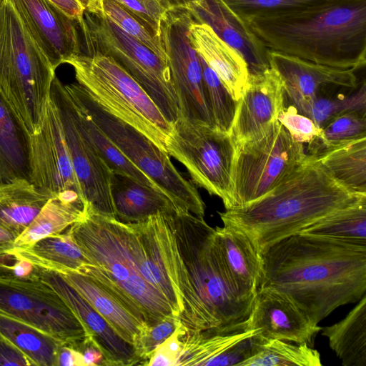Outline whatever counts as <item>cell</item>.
I'll use <instances>...</instances> for the list:
<instances>
[{
  "label": "cell",
  "instance_id": "9c48e42d",
  "mask_svg": "<svg viewBox=\"0 0 366 366\" xmlns=\"http://www.w3.org/2000/svg\"><path fill=\"white\" fill-rule=\"evenodd\" d=\"M79 27L81 53L96 51L114 60L144 89L172 125L179 118V107L167 61L99 14L85 10Z\"/></svg>",
  "mask_w": 366,
  "mask_h": 366
},
{
  "label": "cell",
  "instance_id": "1f68e13d",
  "mask_svg": "<svg viewBox=\"0 0 366 366\" xmlns=\"http://www.w3.org/2000/svg\"><path fill=\"white\" fill-rule=\"evenodd\" d=\"M0 334L37 366H56L63 344L44 332L0 312Z\"/></svg>",
  "mask_w": 366,
  "mask_h": 366
},
{
  "label": "cell",
  "instance_id": "836d02e7",
  "mask_svg": "<svg viewBox=\"0 0 366 366\" xmlns=\"http://www.w3.org/2000/svg\"><path fill=\"white\" fill-rule=\"evenodd\" d=\"M300 233L366 243V195L329 214Z\"/></svg>",
  "mask_w": 366,
  "mask_h": 366
},
{
  "label": "cell",
  "instance_id": "4dcf8cb0",
  "mask_svg": "<svg viewBox=\"0 0 366 366\" xmlns=\"http://www.w3.org/2000/svg\"><path fill=\"white\" fill-rule=\"evenodd\" d=\"M313 157L347 189L366 194V137L335 147Z\"/></svg>",
  "mask_w": 366,
  "mask_h": 366
},
{
  "label": "cell",
  "instance_id": "7a4b0ae2",
  "mask_svg": "<svg viewBox=\"0 0 366 366\" xmlns=\"http://www.w3.org/2000/svg\"><path fill=\"white\" fill-rule=\"evenodd\" d=\"M259 287L292 301L318 325L366 292V243L298 233L262 254Z\"/></svg>",
  "mask_w": 366,
  "mask_h": 366
},
{
  "label": "cell",
  "instance_id": "ffe728a7",
  "mask_svg": "<svg viewBox=\"0 0 366 366\" xmlns=\"http://www.w3.org/2000/svg\"><path fill=\"white\" fill-rule=\"evenodd\" d=\"M244 323L245 330H256L255 336L259 340L275 339L310 347L322 329L287 297L262 287L254 297Z\"/></svg>",
  "mask_w": 366,
  "mask_h": 366
},
{
  "label": "cell",
  "instance_id": "ba28073f",
  "mask_svg": "<svg viewBox=\"0 0 366 366\" xmlns=\"http://www.w3.org/2000/svg\"><path fill=\"white\" fill-rule=\"evenodd\" d=\"M64 86L73 102L177 208L204 218L205 204L197 189L176 169L167 152L141 132L103 109L79 83Z\"/></svg>",
  "mask_w": 366,
  "mask_h": 366
},
{
  "label": "cell",
  "instance_id": "74e56055",
  "mask_svg": "<svg viewBox=\"0 0 366 366\" xmlns=\"http://www.w3.org/2000/svg\"><path fill=\"white\" fill-rule=\"evenodd\" d=\"M366 114L365 83L347 92L323 94L315 98L301 114L311 119L320 128L347 112Z\"/></svg>",
  "mask_w": 366,
  "mask_h": 366
},
{
  "label": "cell",
  "instance_id": "f5cc1de1",
  "mask_svg": "<svg viewBox=\"0 0 366 366\" xmlns=\"http://www.w3.org/2000/svg\"><path fill=\"white\" fill-rule=\"evenodd\" d=\"M17 237L0 224V252L13 249Z\"/></svg>",
  "mask_w": 366,
  "mask_h": 366
},
{
  "label": "cell",
  "instance_id": "83f0119b",
  "mask_svg": "<svg viewBox=\"0 0 366 366\" xmlns=\"http://www.w3.org/2000/svg\"><path fill=\"white\" fill-rule=\"evenodd\" d=\"M85 215L84 204L77 193L66 192L54 196L16 238L15 247L28 245L45 237L62 233Z\"/></svg>",
  "mask_w": 366,
  "mask_h": 366
},
{
  "label": "cell",
  "instance_id": "7bdbcfd3",
  "mask_svg": "<svg viewBox=\"0 0 366 366\" xmlns=\"http://www.w3.org/2000/svg\"><path fill=\"white\" fill-rule=\"evenodd\" d=\"M242 19L253 15L306 6L322 0H223Z\"/></svg>",
  "mask_w": 366,
  "mask_h": 366
},
{
  "label": "cell",
  "instance_id": "cb8c5ba5",
  "mask_svg": "<svg viewBox=\"0 0 366 366\" xmlns=\"http://www.w3.org/2000/svg\"><path fill=\"white\" fill-rule=\"evenodd\" d=\"M60 274L124 341L135 346L139 335L147 327L138 320L113 294L96 280L84 273L65 272Z\"/></svg>",
  "mask_w": 366,
  "mask_h": 366
},
{
  "label": "cell",
  "instance_id": "d6986e66",
  "mask_svg": "<svg viewBox=\"0 0 366 366\" xmlns=\"http://www.w3.org/2000/svg\"><path fill=\"white\" fill-rule=\"evenodd\" d=\"M35 267L36 276L56 291L79 318L86 330V340L102 352L104 356L102 365L142 364L134 347L124 341L60 274Z\"/></svg>",
  "mask_w": 366,
  "mask_h": 366
},
{
  "label": "cell",
  "instance_id": "30bf717a",
  "mask_svg": "<svg viewBox=\"0 0 366 366\" xmlns=\"http://www.w3.org/2000/svg\"><path fill=\"white\" fill-rule=\"evenodd\" d=\"M307 158L304 144L295 141L277 120L263 136L236 147L230 209L264 196Z\"/></svg>",
  "mask_w": 366,
  "mask_h": 366
},
{
  "label": "cell",
  "instance_id": "c3c4849f",
  "mask_svg": "<svg viewBox=\"0 0 366 366\" xmlns=\"http://www.w3.org/2000/svg\"><path fill=\"white\" fill-rule=\"evenodd\" d=\"M31 366L32 362L10 341L0 334V366Z\"/></svg>",
  "mask_w": 366,
  "mask_h": 366
},
{
  "label": "cell",
  "instance_id": "d4e9b609",
  "mask_svg": "<svg viewBox=\"0 0 366 366\" xmlns=\"http://www.w3.org/2000/svg\"><path fill=\"white\" fill-rule=\"evenodd\" d=\"M110 189L116 219L124 223L143 221L158 212L180 209L160 190L112 171Z\"/></svg>",
  "mask_w": 366,
  "mask_h": 366
},
{
  "label": "cell",
  "instance_id": "e0dca14e",
  "mask_svg": "<svg viewBox=\"0 0 366 366\" xmlns=\"http://www.w3.org/2000/svg\"><path fill=\"white\" fill-rule=\"evenodd\" d=\"M284 105L283 83L272 68L249 74L229 133L235 147L263 136L277 120Z\"/></svg>",
  "mask_w": 366,
  "mask_h": 366
},
{
  "label": "cell",
  "instance_id": "6da1fadb",
  "mask_svg": "<svg viewBox=\"0 0 366 366\" xmlns=\"http://www.w3.org/2000/svg\"><path fill=\"white\" fill-rule=\"evenodd\" d=\"M149 217L161 258L182 304L181 325L190 331L245 330L252 306L236 296L227 281L215 229L183 209Z\"/></svg>",
  "mask_w": 366,
  "mask_h": 366
},
{
  "label": "cell",
  "instance_id": "277c9868",
  "mask_svg": "<svg viewBox=\"0 0 366 366\" xmlns=\"http://www.w3.org/2000/svg\"><path fill=\"white\" fill-rule=\"evenodd\" d=\"M363 195L342 186L308 154L303 164L264 196L218 213L223 224L244 232L262 254Z\"/></svg>",
  "mask_w": 366,
  "mask_h": 366
},
{
  "label": "cell",
  "instance_id": "52a82bcc",
  "mask_svg": "<svg viewBox=\"0 0 366 366\" xmlns=\"http://www.w3.org/2000/svg\"><path fill=\"white\" fill-rule=\"evenodd\" d=\"M67 64L75 78L105 111L134 127L166 151L172 125L144 89L112 58L86 51Z\"/></svg>",
  "mask_w": 366,
  "mask_h": 366
},
{
  "label": "cell",
  "instance_id": "5bb4252c",
  "mask_svg": "<svg viewBox=\"0 0 366 366\" xmlns=\"http://www.w3.org/2000/svg\"><path fill=\"white\" fill-rule=\"evenodd\" d=\"M50 96L58 110L86 212L116 218L110 189L112 171L78 128L68 93L56 76Z\"/></svg>",
  "mask_w": 366,
  "mask_h": 366
},
{
  "label": "cell",
  "instance_id": "7c38bea8",
  "mask_svg": "<svg viewBox=\"0 0 366 366\" xmlns=\"http://www.w3.org/2000/svg\"><path fill=\"white\" fill-rule=\"evenodd\" d=\"M0 312L30 325L64 345L87 340L84 327L61 296L39 277L0 279Z\"/></svg>",
  "mask_w": 366,
  "mask_h": 366
},
{
  "label": "cell",
  "instance_id": "4fadbf2b",
  "mask_svg": "<svg viewBox=\"0 0 366 366\" xmlns=\"http://www.w3.org/2000/svg\"><path fill=\"white\" fill-rule=\"evenodd\" d=\"M194 21L188 9L164 12L160 24V38L176 92L179 117L214 127L203 86L199 56L189 39Z\"/></svg>",
  "mask_w": 366,
  "mask_h": 366
},
{
  "label": "cell",
  "instance_id": "f35d334b",
  "mask_svg": "<svg viewBox=\"0 0 366 366\" xmlns=\"http://www.w3.org/2000/svg\"><path fill=\"white\" fill-rule=\"evenodd\" d=\"M322 129L321 134L308 144L307 154L316 157L335 147L366 137V114L345 113Z\"/></svg>",
  "mask_w": 366,
  "mask_h": 366
},
{
  "label": "cell",
  "instance_id": "8fae6325",
  "mask_svg": "<svg viewBox=\"0 0 366 366\" xmlns=\"http://www.w3.org/2000/svg\"><path fill=\"white\" fill-rule=\"evenodd\" d=\"M167 154L187 169L193 183L231 207L232 169L236 147L229 134L178 118L168 136Z\"/></svg>",
  "mask_w": 366,
  "mask_h": 366
},
{
  "label": "cell",
  "instance_id": "5b68a950",
  "mask_svg": "<svg viewBox=\"0 0 366 366\" xmlns=\"http://www.w3.org/2000/svg\"><path fill=\"white\" fill-rule=\"evenodd\" d=\"M66 231L92 263L80 272L99 282L142 324L151 327L175 315L166 298L143 277L141 242L129 223L86 212Z\"/></svg>",
  "mask_w": 366,
  "mask_h": 366
},
{
  "label": "cell",
  "instance_id": "60d3db41",
  "mask_svg": "<svg viewBox=\"0 0 366 366\" xmlns=\"http://www.w3.org/2000/svg\"><path fill=\"white\" fill-rule=\"evenodd\" d=\"M180 325L177 316L169 315L156 325L147 327L139 335L134 348L142 360L141 365H145L156 349L169 338Z\"/></svg>",
  "mask_w": 366,
  "mask_h": 366
},
{
  "label": "cell",
  "instance_id": "f546056e",
  "mask_svg": "<svg viewBox=\"0 0 366 366\" xmlns=\"http://www.w3.org/2000/svg\"><path fill=\"white\" fill-rule=\"evenodd\" d=\"M338 322L322 327L344 366H366V295Z\"/></svg>",
  "mask_w": 366,
  "mask_h": 366
},
{
  "label": "cell",
  "instance_id": "3957f363",
  "mask_svg": "<svg viewBox=\"0 0 366 366\" xmlns=\"http://www.w3.org/2000/svg\"><path fill=\"white\" fill-rule=\"evenodd\" d=\"M269 50L325 66L366 63V0H322L243 19Z\"/></svg>",
  "mask_w": 366,
  "mask_h": 366
},
{
  "label": "cell",
  "instance_id": "f907efd6",
  "mask_svg": "<svg viewBox=\"0 0 366 366\" xmlns=\"http://www.w3.org/2000/svg\"><path fill=\"white\" fill-rule=\"evenodd\" d=\"M84 366L81 352L76 348L62 344L58 351L56 366Z\"/></svg>",
  "mask_w": 366,
  "mask_h": 366
},
{
  "label": "cell",
  "instance_id": "d590c367",
  "mask_svg": "<svg viewBox=\"0 0 366 366\" xmlns=\"http://www.w3.org/2000/svg\"><path fill=\"white\" fill-rule=\"evenodd\" d=\"M255 337L253 353L239 366H321L320 354L307 344Z\"/></svg>",
  "mask_w": 366,
  "mask_h": 366
},
{
  "label": "cell",
  "instance_id": "f1b7e54d",
  "mask_svg": "<svg viewBox=\"0 0 366 366\" xmlns=\"http://www.w3.org/2000/svg\"><path fill=\"white\" fill-rule=\"evenodd\" d=\"M29 134L0 95V183L30 181Z\"/></svg>",
  "mask_w": 366,
  "mask_h": 366
},
{
  "label": "cell",
  "instance_id": "db71d44e",
  "mask_svg": "<svg viewBox=\"0 0 366 366\" xmlns=\"http://www.w3.org/2000/svg\"><path fill=\"white\" fill-rule=\"evenodd\" d=\"M202 0H160L165 11L177 8L188 9L192 5L199 3Z\"/></svg>",
  "mask_w": 366,
  "mask_h": 366
},
{
  "label": "cell",
  "instance_id": "bcb514c9",
  "mask_svg": "<svg viewBox=\"0 0 366 366\" xmlns=\"http://www.w3.org/2000/svg\"><path fill=\"white\" fill-rule=\"evenodd\" d=\"M254 342V335L244 339L208 360L204 366H239L242 362L252 356Z\"/></svg>",
  "mask_w": 366,
  "mask_h": 366
},
{
  "label": "cell",
  "instance_id": "f6af8a7d",
  "mask_svg": "<svg viewBox=\"0 0 366 366\" xmlns=\"http://www.w3.org/2000/svg\"><path fill=\"white\" fill-rule=\"evenodd\" d=\"M35 265L21 258L13 249L0 252V279L37 278Z\"/></svg>",
  "mask_w": 366,
  "mask_h": 366
},
{
  "label": "cell",
  "instance_id": "8992f818",
  "mask_svg": "<svg viewBox=\"0 0 366 366\" xmlns=\"http://www.w3.org/2000/svg\"><path fill=\"white\" fill-rule=\"evenodd\" d=\"M55 69L11 0L0 7V95L29 134L39 128Z\"/></svg>",
  "mask_w": 366,
  "mask_h": 366
},
{
  "label": "cell",
  "instance_id": "ab89813d",
  "mask_svg": "<svg viewBox=\"0 0 366 366\" xmlns=\"http://www.w3.org/2000/svg\"><path fill=\"white\" fill-rule=\"evenodd\" d=\"M202 65L204 93L214 128L229 133L237 102L214 71L199 55Z\"/></svg>",
  "mask_w": 366,
  "mask_h": 366
},
{
  "label": "cell",
  "instance_id": "11a10c76",
  "mask_svg": "<svg viewBox=\"0 0 366 366\" xmlns=\"http://www.w3.org/2000/svg\"><path fill=\"white\" fill-rule=\"evenodd\" d=\"M3 1H4V0H0V7H1V4H2Z\"/></svg>",
  "mask_w": 366,
  "mask_h": 366
},
{
  "label": "cell",
  "instance_id": "681fc988",
  "mask_svg": "<svg viewBox=\"0 0 366 366\" xmlns=\"http://www.w3.org/2000/svg\"><path fill=\"white\" fill-rule=\"evenodd\" d=\"M68 16L76 21L78 24L84 19L86 10V0H49Z\"/></svg>",
  "mask_w": 366,
  "mask_h": 366
},
{
  "label": "cell",
  "instance_id": "44dd1931",
  "mask_svg": "<svg viewBox=\"0 0 366 366\" xmlns=\"http://www.w3.org/2000/svg\"><path fill=\"white\" fill-rule=\"evenodd\" d=\"M214 229L227 281L236 296L252 306L262 279V254L240 229L228 224Z\"/></svg>",
  "mask_w": 366,
  "mask_h": 366
},
{
  "label": "cell",
  "instance_id": "484cf974",
  "mask_svg": "<svg viewBox=\"0 0 366 366\" xmlns=\"http://www.w3.org/2000/svg\"><path fill=\"white\" fill-rule=\"evenodd\" d=\"M54 196L25 179L0 183V224L18 237Z\"/></svg>",
  "mask_w": 366,
  "mask_h": 366
},
{
  "label": "cell",
  "instance_id": "b9f144b4",
  "mask_svg": "<svg viewBox=\"0 0 366 366\" xmlns=\"http://www.w3.org/2000/svg\"><path fill=\"white\" fill-rule=\"evenodd\" d=\"M277 120L295 141L302 144H310L322 131L311 119L298 112L291 104L284 105Z\"/></svg>",
  "mask_w": 366,
  "mask_h": 366
},
{
  "label": "cell",
  "instance_id": "d6a6232c",
  "mask_svg": "<svg viewBox=\"0 0 366 366\" xmlns=\"http://www.w3.org/2000/svg\"><path fill=\"white\" fill-rule=\"evenodd\" d=\"M179 334L182 349L177 366H204L208 360L239 341L255 335L256 330L219 332L210 328L201 331H190L181 325Z\"/></svg>",
  "mask_w": 366,
  "mask_h": 366
},
{
  "label": "cell",
  "instance_id": "7dc6e473",
  "mask_svg": "<svg viewBox=\"0 0 366 366\" xmlns=\"http://www.w3.org/2000/svg\"><path fill=\"white\" fill-rule=\"evenodd\" d=\"M180 325L169 338L156 349L144 365L177 366L182 349L179 334Z\"/></svg>",
  "mask_w": 366,
  "mask_h": 366
},
{
  "label": "cell",
  "instance_id": "8d00e7d4",
  "mask_svg": "<svg viewBox=\"0 0 366 366\" xmlns=\"http://www.w3.org/2000/svg\"><path fill=\"white\" fill-rule=\"evenodd\" d=\"M86 11L107 17L122 31L167 61L161 38L135 15L114 0H86Z\"/></svg>",
  "mask_w": 366,
  "mask_h": 366
},
{
  "label": "cell",
  "instance_id": "e575fe53",
  "mask_svg": "<svg viewBox=\"0 0 366 366\" xmlns=\"http://www.w3.org/2000/svg\"><path fill=\"white\" fill-rule=\"evenodd\" d=\"M69 97L73 117L78 128L93 145L111 171L128 175L146 186L160 190L117 149L93 119L73 102L69 95Z\"/></svg>",
  "mask_w": 366,
  "mask_h": 366
},
{
  "label": "cell",
  "instance_id": "ac0fdd59",
  "mask_svg": "<svg viewBox=\"0 0 366 366\" xmlns=\"http://www.w3.org/2000/svg\"><path fill=\"white\" fill-rule=\"evenodd\" d=\"M11 1L55 70L81 54L78 22L50 1Z\"/></svg>",
  "mask_w": 366,
  "mask_h": 366
},
{
  "label": "cell",
  "instance_id": "603a6c76",
  "mask_svg": "<svg viewBox=\"0 0 366 366\" xmlns=\"http://www.w3.org/2000/svg\"><path fill=\"white\" fill-rule=\"evenodd\" d=\"M189 35L198 54L214 71L237 102L249 76L244 57L206 24L194 21Z\"/></svg>",
  "mask_w": 366,
  "mask_h": 366
},
{
  "label": "cell",
  "instance_id": "9a60e30c",
  "mask_svg": "<svg viewBox=\"0 0 366 366\" xmlns=\"http://www.w3.org/2000/svg\"><path fill=\"white\" fill-rule=\"evenodd\" d=\"M29 164L31 183L53 195L74 192L81 199L58 110L51 96L39 129L29 135Z\"/></svg>",
  "mask_w": 366,
  "mask_h": 366
},
{
  "label": "cell",
  "instance_id": "2e32d148",
  "mask_svg": "<svg viewBox=\"0 0 366 366\" xmlns=\"http://www.w3.org/2000/svg\"><path fill=\"white\" fill-rule=\"evenodd\" d=\"M269 67L281 78L286 98L301 113L318 96L337 89H354L360 83L352 69L336 68L267 51Z\"/></svg>",
  "mask_w": 366,
  "mask_h": 366
},
{
  "label": "cell",
  "instance_id": "7402d4cb",
  "mask_svg": "<svg viewBox=\"0 0 366 366\" xmlns=\"http://www.w3.org/2000/svg\"><path fill=\"white\" fill-rule=\"evenodd\" d=\"M188 9L195 22L209 26L244 57L249 74L262 72L269 67L268 49L223 0H202Z\"/></svg>",
  "mask_w": 366,
  "mask_h": 366
},
{
  "label": "cell",
  "instance_id": "4316f807",
  "mask_svg": "<svg viewBox=\"0 0 366 366\" xmlns=\"http://www.w3.org/2000/svg\"><path fill=\"white\" fill-rule=\"evenodd\" d=\"M13 250L32 264L59 274L80 272L85 265L92 264L66 231L28 245L14 247Z\"/></svg>",
  "mask_w": 366,
  "mask_h": 366
},
{
  "label": "cell",
  "instance_id": "816d5d0a",
  "mask_svg": "<svg viewBox=\"0 0 366 366\" xmlns=\"http://www.w3.org/2000/svg\"><path fill=\"white\" fill-rule=\"evenodd\" d=\"M73 347L81 352L84 366L102 365L104 356L102 352L89 341L85 340L82 343Z\"/></svg>",
  "mask_w": 366,
  "mask_h": 366
},
{
  "label": "cell",
  "instance_id": "ee69618b",
  "mask_svg": "<svg viewBox=\"0 0 366 366\" xmlns=\"http://www.w3.org/2000/svg\"><path fill=\"white\" fill-rule=\"evenodd\" d=\"M143 21L160 37V24L164 12L160 0H114Z\"/></svg>",
  "mask_w": 366,
  "mask_h": 366
}]
</instances>
